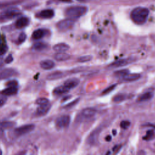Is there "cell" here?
Masks as SVG:
<instances>
[{
    "instance_id": "obj_24",
    "label": "cell",
    "mask_w": 155,
    "mask_h": 155,
    "mask_svg": "<svg viewBox=\"0 0 155 155\" xmlns=\"http://www.w3.org/2000/svg\"><path fill=\"white\" fill-rule=\"evenodd\" d=\"M48 48V45L45 43L36 42L33 45V49L36 51H43Z\"/></svg>"
},
{
    "instance_id": "obj_6",
    "label": "cell",
    "mask_w": 155,
    "mask_h": 155,
    "mask_svg": "<svg viewBox=\"0 0 155 155\" xmlns=\"http://www.w3.org/2000/svg\"><path fill=\"white\" fill-rule=\"evenodd\" d=\"M70 123V117L69 115H62L58 117L56 120V126L59 128H65L69 126Z\"/></svg>"
},
{
    "instance_id": "obj_16",
    "label": "cell",
    "mask_w": 155,
    "mask_h": 155,
    "mask_svg": "<svg viewBox=\"0 0 155 155\" xmlns=\"http://www.w3.org/2000/svg\"><path fill=\"white\" fill-rule=\"evenodd\" d=\"M55 66V63L50 59L43 60L40 62V67L44 70H51Z\"/></svg>"
},
{
    "instance_id": "obj_33",
    "label": "cell",
    "mask_w": 155,
    "mask_h": 155,
    "mask_svg": "<svg viewBox=\"0 0 155 155\" xmlns=\"http://www.w3.org/2000/svg\"><path fill=\"white\" fill-rule=\"evenodd\" d=\"M116 86V84H113V85L109 86L108 87H107V88H105V90H104L102 91V94L105 95V94H107L110 93L111 91H113V90L115 88Z\"/></svg>"
},
{
    "instance_id": "obj_23",
    "label": "cell",
    "mask_w": 155,
    "mask_h": 155,
    "mask_svg": "<svg viewBox=\"0 0 155 155\" xmlns=\"http://www.w3.org/2000/svg\"><path fill=\"white\" fill-rule=\"evenodd\" d=\"M64 76V73L61 71H56L50 74H49L47 76V79L49 81L57 80L60 78H62Z\"/></svg>"
},
{
    "instance_id": "obj_26",
    "label": "cell",
    "mask_w": 155,
    "mask_h": 155,
    "mask_svg": "<svg viewBox=\"0 0 155 155\" xmlns=\"http://www.w3.org/2000/svg\"><path fill=\"white\" fill-rule=\"evenodd\" d=\"M154 137H155V133H154V131L153 130H148L147 131L146 134L143 137V139L146 140H150L153 139Z\"/></svg>"
},
{
    "instance_id": "obj_25",
    "label": "cell",
    "mask_w": 155,
    "mask_h": 155,
    "mask_svg": "<svg viewBox=\"0 0 155 155\" xmlns=\"http://www.w3.org/2000/svg\"><path fill=\"white\" fill-rule=\"evenodd\" d=\"M15 125V123L12 121H2L0 122V128L2 129L10 128L13 127Z\"/></svg>"
},
{
    "instance_id": "obj_41",
    "label": "cell",
    "mask_w": 155,
    "mask_h": 155,
    "mask_svg": "<svg viewBox=\"0 0 155 155\" xmlns=\"http://www.w3.org/2000/svg\"><path fill=\"white\" fill-rule=\"evenodd\" d=\"M61 2H70L71 0H59Z\"/></svg>"
},
{
    "instance_id": "obj_7",
    "label": "cell",
    "mask_w": 155,
    "mask_h": 155,
    "mask_svg": "<svg viewBox=\"0 0 155 155\" xmlns=\"http://www.w3.org/2000/svg\"><path fill=\"white\" fill-rule=\"evenodd\" d=\"M134 59L132 58H123V59H118L111 64L109 65V67H112V68H118V67H122L124 66H126L128 64H131L134 61Z\"/></svg>"
},
{
    "instance_id": "obj_22",
    "label": "cell",
    "mask_w": 155,
    "mask_h": 155,
    "mask_svg": "<svg viewBox=\"0 0 155 155\" xmlns=\"http://www.w3.org/2000/svg\"><path fill=\"white\" fill-rule=\"evenodd\" d=\"M154 96V93L153 92L151 91H147L145 92L143 94H142L141 95H140L137 99V102H143V101H148L151 99L153 98Z\"/></svg>"
},
{
    "instance_id": "obj_42",
    "label": "cell",
    "mask_w": 155,
    "mask_h": 155,
    "mask_svg": "<svg viewBox=\"0 0 155 155\" xmlns=\"http://www.w3.org/2000/svg\"><path fill=\"white\" fill-rule=\"evenodd\" d=\"M113 134H114V135H115V134H116V130H113Z\"/></svg>"
},
{
    "instance_id": "obj_28",
    "label": "cell",
    "mask_w": 155,
    "mask_h": 155,
    "mask_svg": "<svg viewBox=\"0 0 155 155\" xmlns=\"http://www.w3.org/2000/svg\"><path fill=\"white\" fill-rule=\"evenodd\" d=\"M126 99V95L124 94H118L114 96L113 101L114 102H120L124 101Z\"/></svg>"
},
{
    "instance_id": "obj_39",
    "label": "cell",
    "mask_w": 155,
    "mask_h": 155,
    "mask_svg": "<svg viewBox=\"0 0 155 155\" xmlns=\"http://www.w3.org/2000/svg\"><path fill=\"white\" fill-rule=\"evenodd\" d=\"M105 139H106L107 141H110L111 139V137L110 135H108V136H107L106 137Z\"/></svg>"
},
{
    "instance_id": "obj_19",
    "label": "cell",
    "mask_w": 155,
    "mask_h": 155,
    "mask_svg": "<svg viewBox=\"0 0 155 155\" xmlns=\"http://www.w3.org/2000/svg\"><path fill=\"white\" fill-rule=\"evenodd\" d=\"M53 57L57 61H65L70 59L71 56L65 52H58Z\"/></svg>"
},
{
    "instance_id": "obj_15",
    "label": "cell",
    "mask_w": 155,
    "mask_h": 155,
    "mask_svg": "<svg viewBox=\"0 0 155 155\" xmlns=\"http://www.w3.org/2000/svg\"><path fill=\"white\" fill-rule=\"evenodd\" d=\"M70 48V46L66 43H58L53 47L54 51L56 52H65Z\"/></svg>"
},
{
    "instance_id": "obj_35",
    "label": "cell",
    "mask_w": 155,
    "mask_h": 155,
    "mask_svg": "<svg viewBox=\"0 0 155 155\" xmlns=\"http://www.w3.org/2000/svg\"><path fill=\"white\" fill-rule=\"evenodd\" d=\"M79 98H77V99H76L75 100H74L73 101H72V102H71L70 103H69V104H68L67 105H66L65 106V108H66V109H68V108H72V107H73L74 105H76L78 103V102H79Z\"/></svg>"
},
{
    "instance_id": "obj_43",
    "label": "cell",
    "mask_w": 155,
    "mask_h": 155,
    "mask_svg": "<svg viewBox=\"0 0 155 155\" xmlns=\"http://www.w3.org/2000/svg\"><path fill=\"white\" fill-rule=\"evenodd\" d=\"M2 154V151H1V150L0 149V155H1Z\"/></svg>"
},
{
    "instance_id": "obj_36",
    "label": "cell",
    "mask_w": 155,
    "mask_h": 155,
    "mask_svg": "<svg viewBox=\"0 0 155 155\" xmlns=\"http://www.w3.org/2000/svg\"><path fill=\"white\" fill-rule=\"evenodd\" d=\"M7 100V97H6V96L3 94L2 96H0V107L3 106L6 103Z\"/></svg>"
},
{
    "instance_id": "obj_30",
    "label": "cell",
    "mask_w": 155,
    "mask_h": 155,
    "mask_svg": "<svg viewBox=\"0 0 155 155\" xmlns=\"http://www.w3.org/2000/svg\"><path fill=\"white\" fill-rule=\"evenodd\" d=\"M129 73V70L127 69H122V70H119L117 71H116L114 72V74L117 77H123L125 74H126L127 73Z\"/></svg>"
},
{
    "instance_id": "obj_3",
    "label": "cell",
    "mask_w": 155,
    "mask_h": 155,
    "mask_svg": "<svg viewBox=\"0 0 155 155\" xmlns=\"http://www.w3.org/2000/svg\"><path fill=\"white\" fill-rule=\"evenodd\" d=\"M21 15L19 9L15 7L8 8L0 13V22H4L11 20Z\"/></svg>"
},
{
    "instance_id": "obj_31",
    "label": "cell",
    "mask_w": 155,
    "mask_h": 155,
    "mask_svg": "<svg viewBox=\"0 0 155 155\" xmlns=\"http://www.w3.org/2000/svg\"><path fill=\"white\" fill-rule=\"evenodd\" d=\"M36 104L39 105L47 104H49V100L45 97H39L36 100Z\"/></svg>"
},
{
    "instance_id": "obj_18",
    "label": "cell",
    "mask_w": 155,
    "mask_h": 155,
    "mask_svg": "<svg viewBox=\"0 0 155 155\" xmlns=\"http://www.w3.org/2000/svg\"><path fill=\"white\" fill-rule=\"evenodd\" d=\"M81 113H82V116L85 118H91L96 114V110L93 108L87 107L84 108L82 111Z\"/></svg>"
},
{
    "instance_id": "obj_10",
    "label": "cell",
    "mask_w": 155,
    "mask_h": 155,
    "mask_svg": "<svg viewBox=\"0 0 155 155\" xmlns=\"http://www.w3.org/2000/svg\"><path fill=\"white\" fill-rule=\"evenodd\" d=\"M50 108H51V105L50 103L45 105H39V107L36 110V114L37 116H44L48 112Z\"/></svg>"
},
{
    "instance_id": "obj_1",
    "label": "cell",
    "mask_w": 155,
    "mask_h": 155,
    "mask_svg": "<svg viewBox=\"0 0 155 155\" xmlns=\"http://www.w3.org/2000/svg\"><path fill=\"white\" fill-rule=\"evenodd\" d=\"M149 10L145 7H138L134 8L130 14L131 20L136 24L142 25L147 20L149 15Z\"/></svg>"
},
{
    "instance_id": "obj_11",
    "label": "cell",
    "mask_w": 155,
    "mask_h": 155,
    "mask_svg": "<svg viewBox=\"0 0 155 155\" xmlns=\"http://www.w3.org/2000/svg\"><path fill=\"white\" fill-rule=\"evenodd\" d=\"M29 24V19L27 17L23 16L18 19V20L15 22V27L18 28H23L27 26Z\"/></svg>"
},
{
    "instance_id": "obj_12",
    "label": "cell",
    "mask_w": 155,
    "mask_h": 155,
    "mask_svg": "<svg viewBox=\"0 0 155 155\" xmlns=\"http://www.w3.org/2000/svg\"><path fill=\"white\" fill-rule=\"evenodd\" d=\"M54 15V12L51 9H45L42 10L38 14V16L42 19H50Z\"/></svg>"
},
{
    "instance_id": "obj_29",
    "label": "cell",
    "mask_w": 155,
    "mask_h": 155,
    "mask_svg": "<svg viewBox=\"0 0 155 155\" xmlns=\"http://www.w3.org/2000/svg\"><path fill=\"white\" fill-rule=\"evenodd\" d=\"M93 58V56L91 55H85V56H82L78 58V62H86L90 61Z\"/></svg>"
},
{
    "instance_id": "obj_4",
    "label": "cell",
    "mask_w": 155,
    "mask_h": 155,
    "mask_svg": "<svg viewBox=\"0 0 155 155\" xmlns=\"http://www.w3.org/2000/svg\"><path fill=\"white\" fill-rule=\"evenodd\" d=\"M74 24V19L68 18L59 21L56 24V27L61 31H67L71 28Z\"/></svg>"
},
{
    "instance_id": "obj_37",
    "label": "cell",
    "mask_w": 155,
    "mask_h": 155,
    "mask_svg": "<svg viewBox=\"0 0 155 155\" xmlns=\"http://www.w3.org/2000/svg\"><path fill=\"white\" fill-rule=\"evenodd\" d=\"M18 85V81L16 80H12L8 81L7 83V87H17Z\"/></svg>"
},
{
    "instance_id": "obj_13",
    "label": "cell",
    "mask_w": 155,
    "mask_h": 155,
    "mask_svg": "<svg viewBox=\"0 0 155 155\" xmlns=\"http://www.w3.org/2000/svg\"><path fill=\"white\" fill-rule=\"evenodd\" d=\"M140 78V74L139 73H127L125 74L123 77H122V79L127 82H132L134 81H137Z\"/></svg>"
},
{
    "instance_id": "obj_34",
    "label": "cell",
    "mask_w": 155,
    "mask_h": 155,
    "mask_svg": "<svg viewBox=\"0 0 155 155\" xmlns=\"http://www.w3.org/2000/svg\"><path fill=\"white\" fill-rule=\"evenodd\" d=\"M27 38V35L24 32H22L19 34L18 38V42L19 44H21V43H23L25 39Z\"/></svg>"
},
{
    "instance_id": "obj_2",
    "label": "cell",
    "mask_w": 155,
    "mask_h": 155,
    "mask_svg": "<svg viewBox=\"0 0 155 155\" xmlns=\"http://www.w3.org/2000/svg\"><path fill=\"white\" fill-rule=\"evenodd\" d=\"M87 12V8L85 6H73L66 9L65 15L71 19L79 18L84 15Z\"/></svg>"
},
{
    "instance_id": "obj_14",
    "label": "cell",
    "mask_w": 155,
    "mask_h": 155,
    "mask_svg": "<svg viewBox=\"0 0 155 155\" xmlns=\"http://www.w3.org/2000/svg\"><path fill=\"white\" fill-rule=\"evenodd\" d=\"M101 131V130L99 128L96 129L94 130L88 136L87 139V142L90 144H94L96 143V142L97 140V138L99 134V133Z\"/></svg>"
},
{
    "instance_id": "obj_9",
    "label": "cell",
    "mask_w": 155,
    "mask_h": 155,
    "mask_svg": "<svg viewBox=\"0 0 155 155\" xmlns=\"http://www.w3.org/2000/svg\"><path fill=\"white\" fill-rule=\"evenodd\" d=\"M79 82H80V81L79 79L76 78H69L67 79L64 82V85L66 86L68 88L71 90L72 88L76 87L79 85Z\"/></svg>"
},
{
    "instance_id": "obj_17",
    "label": "cell",
    "mask_w": 155,
    "mask_h": 155,
    "mask_svg": "<svg viewBox=\"0 0 155 155\" xmlns=\"http://www.w3.org/2000/svg\"><path fill=\"white\" fill-rule=\"evenodd\" d=\"M70 89L68 88L66 86L64 85H60L58 87H56L53 91V93L55 96H61L64 94H65L69 91Z\"/></svg>"
},
{
    "instance_id": "obj_21",
    "label": "cell",
    "mask_w": 155,
    "mask_h": 155,
    "mask_svg": "<svg viewBox=\"0 0 155 155\" xmlns=\"http://www.w3.org/2000/svg\"><path fill=\"white\" fill-rule=\"evenodd\" d=\"M46 34V31L42 28H39L35 30L32 33V38L33 39H40L42 38Z\"/></svg>"
},
{
    "instance_id": "obj_8",
    "label": "cell",
    "mask_w": 155,
    "mask_h": 155,
    "mask_svg": "<svg viewBox=\"0 0 155 155\" xmlns=\"http://www.w3.org/2000/svg\"><path fill=\"white\" fill-rule=\"evenodd\" d=\"M18 72L13 68H4L0 70V80L7 79L17 74Z\"/></svg>"
},
{
    "instance_id": "obj_40",
    "label": "cell",
    "mask_w": 155,
    "mask_h": 155,
    "mask_svg": "<svg viewBox=\"0 0 155 155\" xmlns=\"http://www.w3.org/2000/svg\"><path fill=\"white\" fill-rule=\"evenodd\" d=\"M3 133H4V131H3V129H2V128H0V138L2 136V135H3Z\"/></svg>"
},
{
    "instance_id": "obj_20",
    "label": "cell",
    "mask_w": 155,
    "mask_h": 155,
    "mask_svg": "<svg viewBox=\"0 0 155 155\" xmlns=\"http://www.w3.org/2000/svg\"><path fill=\"white\" fill-rule=\"evenodd\" d=\"M18 92L17 87H7L6 88L1 91V94L5 96H12L15 95Z\"/></svg>"
},
{
    "instance_id": "obj_38",
    "label": "cell",
    "mask_w": 155,
    "mask_h": 155,
    "mask_svg": "<svg viewBox=\"0 0 155 155\" xmlns=\"http://www.w3.org/2000/svg\"><path fill=\"white\" fill-rule=\"evenodd\" d=\"M13 61V56H12V54H9V55L7 56V57L5 58V59L4 60V62H5V63H6V64H10V63H11Z\"/></svg>"
},
{
    "instance_id": "obj_5",
    "label": "cell",
    "mask_w": 155,
    "mask_h": 155,
    "mask_svg": "<svg viewBox=\"0 0 155 155\" xmlns=\"http://www.w3.org/2000/svg\"><path fill=\"white\" fill-rule=\"evenodd\" d=\"M35 128V124H26L16 128L14 130V133L16 136H22L25 134H27L32 131Z\"/></svg>"
},
{
    "instance_id": "obj_32",
    "label": "cell",
    "mask_w": 155,
    "mask_h": 155,
    "mask_svg": "<svg viewBox=\"0 0 155 155\" xmlns=\"http://www.w3.org/2000/svg\"><path fill=\"white\" fill-rule=\"evenodd\" d=\"M130 125H131V122H130V121H129L128 120H124L121 121V122L120 124V127L124 130L130 127Z\"/></svg>"
},
{
    "instance_id": "obj_27",
    "label": "cell",
    "mask_w": 155,
    "mask_h": 155,
    "mask_svg": "<svg viewBox=\"0 0 155 155\" xmlns=\"http://www.w3.org/2000/svg\"><path fill=\"white\" fill-rule=\"evenodd\" d=\"M7 50V46L4 42L2 38L0 36V55L5 54Z\"/></svg>"
},
{
    "instance_id": "obj_44",
    "label": "cell",
    "mask_w": 155,
    "mask_h": 155,
    "mask_svg": "<svg viewBox=\"0 0 155 155\" xmlns=\"http://www.w3.org/2000/svg\"><path fill=\"white\" fill-rule=\"evenodd\" d=\"M1 60L0 59V64H1Z\"/></svg>"
}]
</instances>
